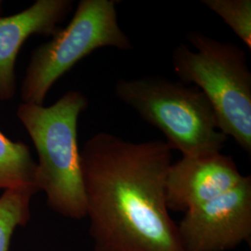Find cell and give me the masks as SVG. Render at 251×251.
Wrapping results in <instances>:
<instances>
[{
  "mask_svg": "<svg viewBox=\"0 0 251 251\" xmlns=\"http://www.w3.org/2000/svg\"><path fill=\"white\" fill-rule=\"evenodd\" d=\"M38 193L34 184L8 189L0 197V251H9L16 230L31 219V201Z\"/></svg>",
  "mask_w": 251,
  "mask_h": 251,
  "instance_id": "30bf717a",
  "label": "cell"
},
{
  "mask_svg": "<svg viewBox=\"0 0 251 251\" xmlns=\"http://www.w3.org/2000/svg\"><path fill=\"white\" fill-rule=\"evenodd\" d=\"M117 0H81L69 24L32 51L21 86L25 103L43 105L56 81L93 51L133 46L117 21Z\"/></svg>",
  "mask_w": 251,
  "mask_h": 251,
  "instance_id": "5b68a950",
  "label": "cell"
},
{
  "mask_svg": "<svg viewBox=\"0 0 251 251\" xmlns=\"http://www.w3.org/2000/svg\"><path fill=\"white\" fill-rule=\"evenodd\" d=\"M172 53L179 81L201 90L215 112L221 130L251 154V72L246 52L232 42L193 31Z\"/></svg>",
  "mask_w": 251,
  "mask_h": 251,
  "instance_id": "3957f363",
  "label": "cell"
},
{
  "mask_svg": "<svg viewBox=\"0 0 251 251\" xmlns=\"http://www.w3.org/2000/svg\"><path fill=\"white\" fill-rule=\"evenodd\" d=\"M88 105L85 94L70 90L50 106L22 102L16 113L37 153L36 188L51 210L73 220L87 217L77 124Z\"/></svg>",
  "mask_w": 251,
  "mask_h": 251,
  "instance_id": "7a4b0ae2",
  "label": "cell"
},
{
  "mask_svg": "<svg viewBox=\"0 0 251 251\" xmlns=\"http://www.w3.org/2000/svg\"><path fill=\"white\" fill-rule=\"evenodd\" d=\"M204 6L223 19L248 49H251V0H202Z\"/></svg>",
  "mask_w": 251,
  "mask_h": 251,
  "instance_id": "8fae6325",
  "label": "cell"
},
{
  "mask_svg": "<svg viewBox=\"0 0 251 251\" xmlns=\"http://www.w3.org/2000/svg\"><path fill=\"white\" fill-rule=\"evenodd\" d=\"M169 144L126 141L101 131L80 151L90 234L95 251H184L169 213Z\"/></svg>",
  "mask_w": 251,
  "mask_h": 251,
  "instance_id": "6da1fadb",
  "label": "cell"
},
{
  "mask_svg": "<svg viewBox=\"0 0 251 251\" xmlns=\"http://www.w3.org/2000/svg\"><path fill=\"white\" fill-rule=\"evenodd\" d=\"M36 171L28 145L11 141L0 130V190L35 185Z\"/></svg>",
  "mask_w": 251,
  "mask_h": 251,
  "instance_id": "9c48e42d",
  "label": "cell"
},
{
  "mask_svg": "<svg viewBox=\"0 0 251 251\" xmlns=\"http://www.w3.org/2000/svg\"><path fill=\"white\" fill-rule=\"evenodd\" d=\"M244 177L233 158L221 152L182 156L168 171L167 206L185 213L228 192Z\"/></svg>",
  "mask_w": 251,
  "mask_h": 251,
  "instance_id": "52a82bcc",
  "label": "cell"
},
{
  "mask_svg": "<svg viewBox=\"0 0 251 251\" xmlns=\"http://www.w3.org/2000/svg\"><path fill=\"white\" fill-rule=\"evenodd\" d=\"M178 227L184 251H226L251 237V176L184 213Z\"/></svg>",
  "mask_w": 251,
  "mask_h": 251,
  "instance_id": "8992f818",
  "label": "cell"
},
{
  "mask_svg": "<svg viewBox=\"0 0 251 251\" xmlns=\"http://www.w3.org/2000/svg\"><path fill=\"white\" fill-rule=\"evenodd\" d=\"M72 9V0H36L14 15L0 17V100L16 94V61L27 39L53 36Z\"/></svg>",
  "mask_w": 251,
  "mask_h": 251,
  "instance_id": "ba28073f",
  "label": "cell"
},
{
  "mask_svg": "<svg viewBox=\"0 0 251 251\" xmlns=\"http://www.w3.org/2000/svg\"><path fill=\"white\" fill-rule=\"evenodd\" d=\"M1 13H2V1H0V17H1Z\"/></svg>",
  "mask_w": 251,
  "mask_h": 251,
  "instance_id": "7c38bea8",
  "label": "cell"
},
{
  "mask_svg": "<svg viewBox=\"0 0 251 251\" xmlns=\"http://www.w3.org/2000/svg\"><path fill=\"white\" fill-rule=\"evenodd\" d=\"M118 99L167 138L171 150L182 156L221 152L228 137L221 130L215 112L197 87L158 75L119 79Z\"/></svg>",
  "mask_w": 251,
  "mask_h": 251,
  "instance_id": "277c9868",
  "label": "cell"
}]
</instances>
